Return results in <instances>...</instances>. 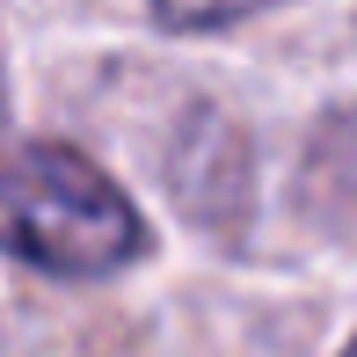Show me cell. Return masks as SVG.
<instances>
[{"instance_id":"obj_1","label":"cell","mask_w":357,"mask_h":357,"mask_svg":"<svg viewBox=\"0 0 357 357\" xmlns=\"http://www.w3.org/2000/svg\"><path fill=\"white\" fill-rule=\"evenodd\" d=\"M0 248L44 278H109L146 255V219L80 146L29 139L0 153Z\"/></svg>"},{"instance_id":"obj_3","label":"cell","mask_w":357,"mask_h":357,"mask_svg":"<svg viewBox=\"0 0 357 357\" xmlns=\"http://www.w3.org/2000/svg\"><path fill=\"white\" fill-rule=\"evenodd\" d=\"M263 8H278V0H153V22L175 37H197V29H234Z\"/></svg>"},{"instance_id":"obj_4","label":"cell","mask_w":357,"mask_h":357,"mask_svg":"<svg viewBox=\"0 0 357 357\" xmlns=\"http://www.w3.org/2000/svg\"><path fill=\"white\" fill-rule=\"evenodd\" d=\"M343 357H357V343H350V350H343Z\"/></svg>"},{"instance_id":"obj_2","label":"cell","mask_w":357,"mask_h":357,"mask_svg":"<svg viewBox=\"0 0 357 357\" xmlns=\"http://www.w3.org/2000/svg\"><path fill=\"white\" fill-rule=\"evenodd\" d=\"M306 204L357 219V109H335L306 146Z\"/></svg>"}]
</instances>
